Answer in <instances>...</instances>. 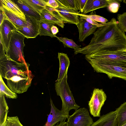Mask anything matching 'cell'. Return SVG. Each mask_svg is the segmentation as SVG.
<instances>
[{
	"mask_svg": "<svg viewBox=\"0 0 126 126\" xmlns=\"http://www.w3.org/2000/svg\"><path fill=\"white\" fill-rule=\"evenodd\" d=\"M15 2L18 5L25 15L34 18L38 20L41 19L40 15L23 3L22 0L15 1Z\"/></svg>",
	"mask_w": 126,
	"mask_h": 126,
	"instance_id": "cell-23",
	"label": "cell"
},
{
	"mask_svg": "<svg viewBox=\"0 0 126 126\" xmlns=\"http://www.w3.org/2000/svg\"><path fill=\"white\" fill-rule=\"evenodd\" d=\"M5 96L0 94V126L6 122L9 107Z\"/></svg>",
	"mask_w": 126,
	"mask_h": 126,
	"instance_id": "cell-24",
	"label": "cell"
},
{
	"mask_svg": "<svg viewBox=\"0 0 126 126\" xmlns=\"http://www.w3.org/2000/svg\"><path fill=\"white\" fill-rule=\"evenodd\" d=\"M107 98L106 94L102 89H94L88 102L90 112L93 116L100 117L101 108Z\"/></svg>",
	"mask_w": 126,
	"mask_h": 126,
	"instance_id": "cell-7",
	"label": "cell"
},
{
	"mask_svg": "<svg viewBox=\"0 0 126 126\" xmlns=\"http://www.w3.org/2000/svg\"><path fill=\"white\" fill-rule=\"evenodd\" d=\"M118 122L115 111H111L100 117L91 126H117Z\"/></svg>",
	"mask_w": 126,
	"mask_h": 126,
	"instance_id": "cell-15",
	"label": "cell"
},
{
	"mask_svg": "<svg viewBox=\"0 0 126 126\" xmlns=\"http://www.w3.org/2000/svg\"><path fill=\"white\" fill-rule=\"evenodd\" d=\"M54 126H68V123L65 120L59 122Z\"/></svg>",
	"mask_w": 126,
	"mask_h": 126,
	"instance_id": "cell-38",
	"label": "cell"
},
{
	"mask_svg": "<svg viewBox=\"0 0 126 126\" xmlns=\"http://www.w3.org/2000/svg\"><path fill=\"white\" fill-rule=\"evenodd\" d=\"M0 5L26 22L25 16L18 5L10 0H0Z\"/></svg>",
	"mask_w": 126,
	"mask_h": 126,
	"instance_id": "cell-18",
	"label": "cell"
},
{
	"mask_svg": "<svg viewBox=\"0 0 126 126\" xmlns=\"http://www.w3.org/2000/svg\"><path fill=\"white\" fill-rule=\"evenodd\" d=\"M58 40L62 42L64 47H69L75 50L81 48V46L77 45L72 39L66 37H59L56 36Z\"/></svg>",
	"mask_w": 126,
	"mask_h": 126,
	"instance_id": "cell-27",
	"label": "cell"
},
{
	"mask_svg": "<svg viewBox=\"0 0 126 126\" xmlns=\"http://www.w3.org/2000/svg\"><path fill=\"white\" fill-rule=\"evenodd\" d=\"M23 3L39 14L47 7L46 0H22Z\"/></svg>",
	"mask_w": 126,
	"mask_h": 126,
	"instance_id": "cell-21",
	"label": "cell"
},
{
	"mask_svg": "<svg viewBox=\"0 0 126 126\" xmlns=\"http://www.w3.org/2000/svg\"><path fill=\"white\" fill-rule=\"evenodd\" d=\"M0 9L3 12L5 16V19L11 22L17 28L26 26V22L24 21L13 13L0 6Z\"/></svg>",
	"mask_w": 126,
	"mask_h": 126,
	"instance_id": "cell-20",
	"label": "cell"
},
{
	"mask_svg": "<svg viewBox=\"0 0 126 126\" xmlns=\"http://www.w3.org/2000/svg\"><path fill=\"white\" fill-rule=\"evenodd\" d=\"M0 126H7V121L2 125H0Z\"/></svg>",
	"mask_w": 126,
	"mask_h": 126,
	"instance_id": "cell-39",
	"label": "cell"
},
{
	"mask_svg": "<svg viewBox=\"0 0 126 126\" xmlns=\"http://www.w3.org/2000/svg\"><path fill=\"white\" fill-rule=\"evenodd\" d=\"M32 74L27 64L17 62L6 55L0 58V75L6 79L16 75L27 77Z\"/></svg>",
	"mask_w": 126,
	"mask_h": 126,
	"instance_id": "cell-3",
	"label": "cell"
},
{
	"mask_svg": "<svg viewBox=\"0 0 126 126\" xmlns=\"http://www.w3.org/2000/svg\"><path fill=\"white\" fill-rule=\"evenodd\" d=\"M75 15L79 16H82L84 17L90 18L93 20L97 22H99L102 24H105L108 21L107 19L100 16L96 15H87L82 14L75 12L74 13Z\"/></svg>",
	"mask_w": 126,
	"mask_h": 126,
	"instance_id": "cell-29",
	"label": "cell"
},
{
	"mask_svg": "<svg viewBox=\"0 0 126 126\" xmlns=\"http://www.w3.org/2000/svg\"><path fill=\"white\" fill-rule=\"evenodd\" d=\"M51 31L52 34L55 35H56V34L59 32L58 28L54 25L52 26L51 28Z\"/></svg>",
	"mask_w": 126,
	"mask_h": 126,
	"instance_id": "cell-36",
	"label": "cell"
},
{
	"mask_svg": "<svg viewBox=\"0 0 126 126\" xmlns=\"http://www.w3.org/2000/svg\"><path fill=\"white\" fill-rule=\"evenodd\" d=\"M123 2L125 3L126 4V0H123Z\"/></svg>",
	"mask_w": 126,
	"mask_h": 126,
	"instance_id": "cell-40",
	"label": "cell"
},
{
	"mask_svg": "<svg viewBox=\"0 0 126 126\" xmlns=\"http://www.w3.org/2000/svg\"><path fill=\"white\" fill-rule=\"evenodd\" d=\"M50 102V112L48 115L46 122L43 126H54L59 122L65 120L69 116V113L60 110L57 108L51 98Z\"/></svg>",
	"mask_w": 126,
	"mask_h": 126,
	"instance_id": "cell-12",
	"label": "cell"
},
{
	"mask_svg": "<svg viewBox=\"0 0 126 126\" xmlns=\"http://www.w3.org/2000/svg\"><path fill=\"white\" fill-rule=\"evenodd\" d=\"M47 6L54 9H56L59 6V5L56 0H47Z\"/></svg>",
	"mask_w": 126,
	"mask_h": 126,
	"instance_id": "cell-34",
	"label": "cell"
},
{
	"mask_svg": "<svg viewBox=\"0 0 126 126\" xmlns=\"http://www.w3.org/2000/svg\"><path fill=\"white\" fill-rule=\"evenodd\" d=\"M85 58L110 62H126V52L123 50L114 51L100 50L85 55Z\"/></svg>",
	"mask_w": 126,
	"mask_h": 126,
	"instance_id": "cell-8",
	"label": "cell"
},
{
	"mask_svg": "<svg viewBox=\"0 0 126 126\" xmlns=\"http://www.w3.org/2000/svg\"><path fill=\"white\" fill-rule=\"evenodd\" d=\"M6 121L7 126H23L20 123L17 116H7Z\"/></svg>",
	"mask_w": 126,
	"mask_h": 126,
	"instance_id": "cell-32",
	"label": "cell"
},
{
	"mask_svg": "<svg viewBox=\"0 0 126 126\" xmlns=\"http://www.w3.org/2000/svg\"><path fill=\"white\" fill-rule=\"evenodd\" d=\"M85 59L97 72L105 73L110 79L114 77L126 80V62H110Z\"/></svg>",
	"mask_w": 126,
	"mask_h": 126,
	"instance_id": "cell-2",
	"label": "cell"
},
{
	"mask_svg": "<svg viewBox=\"0 0 126 126\" xmlns=\"http://www.w3.org/2000/svg\"><path fill=\"white\" fill-rule=\"evenodd\" d=\"M50 11L45 8L40 14L41 19L46 20L54 25H56L62 28L65 25L63 21L61 19L55 12Z\"/></svg>",
	"mask_w": 126,
	"mask_h": 126,
	"instance_id": "cell-16",
	"label": "cell"
},
{
	"mask_svg": "<svg viewBox=\"0 0 126 126\" xmlns=\"http://www.w3.org/2000/svg\"><path fill=\"white\" fill-rule=\"evenodd\" d=\"M118 122L117 126L126 123V102L122 104L115 110Z\"/></svg>",
	"mask_w": 126,
	"mask_h": 126,
	"instance_id": "cell-25",
	"label": "cell"
},
{
	"mask_svg": "<svg viewBox=\"0 0 126 126\" xmlns=\"http://www.w3.org/2000/svg\"><path fill=\"white\" fill-rule=\"evenodd\" d=\"M59 6L74 10L79 13L76 0H56Z\"/></svg>",
	"mask_w": 126,
	"mask_h": 126,
	"instance_id": "cell-28",
	"label": "cell"
},
{
	"mask_svg": "<svg viewBox=\"0 0 126 126\" xmlns=\"http://www.w3.org/2000/svg\"><path fill=\"white\" fill-rule=\"evenodd\" d=\"M117 18L119 28L123 31L126 32V12L118 14Z\"/></svg>",
	"mask_w": 126,
	"mask_h": 126,
	"instance_id": "cell-31",
	"label": "cell"
},
{
	"mask_svg": "<svg viewBox=\"0 0 126 126\" xmlns=\"http://www.w3.org/2000/svg\"><path fill=\"white\" fill-rule=\"evenodd\" d=\"M16 30L14 25L8 19H5L0 25V41L4 47L5 53L8 51L13 33Z\"/></svg>",
	"mask_w": 126,
	"mask_h": 126,
	"instance_id": "cell-11",
	"label": "cell"
},
{
	"mask_svg": "<svg viewBox=\"0 0 126 126\" xmlns=\"http://www.w3.org/2000/svg\"><path fill=\"white\" fill-rule=\"evenodd\" d=\"M39 26V35L40 36H48L51 37H56L51 31L52 26L54 25L46 20L41 19L38 20Z\"/></svg>",
	"mask_w": 126,
	"mask_h": 126,
	"instance_id": "cell-22",
	"label": "cell"
},
{
	"mask_svg": "<svg viewBox=\"0 0 126 126\" xmlns=\"http://www.w3.org/2000/svg\"><path fill=\"white\" fill-rule=\"evenodd\" d=\"M58 58L59 61L60 66L58 78L56 80L60 81L67 73L70 61L67 54L63 53H58Z\"/></svg>",
	"mask_w": 126,
	"mask_h": 126,
	"instance_id": "cell-17",
	"label": "cell"
},
{
	"mask_svg": "<svg viewBox=\"0 0 126 126\" xmlns=\"http://www.w3.org/2000/svg\"><path fill=\"white\" fill-rule=\"evenodd\" d=\"M87 1V0H76L78 10L82 13Z\"/></svg>",
	"mask_w": 126,
	"mask_h": 126,
	"instance_id": "cell-35",
	"label": "cell"
},
{
	"mask_svg": "<svg viewBox=\"0 0 126 126\" xmlns=\"http://www.w3.org/2000/svg\"><path fill=\"white\" fill-rule=\"evenodd\" d=\"M67 119L68 126H91L94 122L88 110L85 108L75 110Z\"/></svg>",
	"mask_w": 126,
	"mask_h": 126,
	"instance_id": "cell-9",
	"label": "cell"
},
{
	"mask_svg": "<svg viewBox=\"0 0 126 126\" xmlns=\"http://www.w3.org/2000/svg\"><path fill=\"white\" fill-rule=\"evenodd\" d=\"M121 126H126V123L124 124V125Z\"/></svg>",
	"mask_w": 126,
	"mask_h": 126,
	"instance_id": "cell-41",
	"label": "cell"
},
{
	"mask_svg": "<svg viewBox=\"0 0 126 126\" xmlns=\"http://www.w3.org/2000/svg\"><path fill=\"white\" fill-rule=\"evenodd\" d=\"M55 12L64 23L75 24L77 26L79 23L80 17L74 14L76 11L73 9L59 6L55 9Z\"/></svg>",
	"mask_w": 126,
	"mask_h": 126,
	"instance_id": "cell-13",
	"label": "cell"
},
{
	"mask_svg": "<svg viewBox=\"0 0 126 126\" xmlns=\"http://www.w3.org/2000/svg\"><path fill=\"white\" fill-rule=\"evenodd\" d=\"M109 5L107 7L108 10L112 13H117L120 7V3L122 1L119 0H106Z\"/></svg>",
	"mask_w": 126,
	"mask_h": 126,
	"instance_id": "cell-30",
	"label": "cell"
},
{
	"mask_svg": "<svg viewBox=\"0 0 126 126\" xmlns=\"http://www.w3.org/2000/svg\"><path fill=\"white\" fill-rule=\"evenodd\" d=\"M108 5L106 0H87L82 13L85 14L98 9L107 7Z\"/></svg>",
	"mask_w": 126,
	"mask_h": 126,
	"instance_id": "cell-19",
	"label": "cell"
},
{
	"mask_svg": "<svg viewBox=\"0 0 126 126\" xmlns=\"http://www.w3.org/2000/svg\"></svg>",
	"mask_w": 126,
	"mask_h": 126,
	"instance_id": "cell-43",
	"label": "cell"
},
{
	"mask_svg": "<svg viewBox=\"0 0 126 126\" xmlns=\"http://www.w3.org/2000/svg\"><path fill=\"white\" fill-rule=\"evenodd\" d=\"M77 26L79 33L80 42L83 41L88 36L94 34L98 28L97 26L92 25L80 18L79 23Z\"/></svg>",
	"mask_w": 126,
	"mask_h": 126,
	"instance_id": "cell-14",
	"label": "cell"
},
{
	"mask_svg": "<svg viewBox=\"0 0 126 126\" xmlns=\"http://www.w3.org/2000/svg\"><path fill=\"white\" fill-rule=\"evenodd\" d=\"M0 25L5 19V16L4 13L3 11L0 9Z\"/></svg>",
	"mask_w": 126,
	"mask_h": 126,
	"instance_id": "cell-37",
	"label": "cell"
},
{
	"mask_svg": "<svg viewBox=\"0 0 126 126\" xmlns=\"http://www.w3.org/2000/svg\"><path fill=\"white\" fill-rule=\"evenodd\" d=\"M67 73L61 80L56 81L55 88L57 95L60 96L62 100L61 110L69 113L71 110H77L80 106L75 102L67 83Z\"/></svg>",
	"mask_w": 126,
	"mask_h": 126,
	"instance_id": "cell-4",
	"label": "cell"
},
{
	"mask_svg": "<svg viewBox=\"0 0 126 126\" xmlns=\"http://www.w3.org/2000/svg\"><path fill=\"white\" fill-rule=\"evenodd\" d=\"M124 51L126 52V49L123 50Z\"/></svg>",
	"mask_w": 126,
	"mask_h": 126,
	"instance_id": "cell-42",
	"label": "cell"
},
{
	"mask_svg": "<svg viewBox=\"0 0 126 126\" xmlns=\"http://www.w3.org/2000/svg\"><path fill=\"white\" fill-rule=\"evenodd\" d=\"M126 49V35L119 28L114 18L97 28L89 44L85 47L74 50V53L85 55L104 50L109 51Z\"/></svg>",
	"mask_w": 126,
	"mask_h": 126,
	"instance_id": "cell-1",
	"label": "cell"
},
{
	"mask_svg": "<svg viewBox=\"0 0 126 126\" xmlns=\"http://www.w3.org/2000/svg\"><path fill=\"white\" fill-rule=\"evenodd\" d=\"M33 78L32 74L27 77L15 75L7 79V86L13 92L22 94L27 91Z\"/></svg>",
	"mask_w": 126,
	"mask_h": 126,
	"instance_id": "cell-6",
	"label": "cell"
},
{
	"mask_svg": "<svg viewBox=\"0 0 126 126\" xmlns=\"http://www.w3.org/2000/svg\"><path fill=\"white\" fill-rule=\"evenodd\" d=\"M80 18H81L85 19L87 21L91 24L97 26L98 28L104 25L105 24L99 23L90 18L82 16H80Z\"/></svg>",
	"mask_w": 126,
	"mask_h": 126,
	"instance_id": "cell-33",
	"label": "cell"
},
{
	"mask_svg": "<svg viewBox=\"0 0 126 126\" xmlns=\"http://www.w3.org/2000/svg\"><path fill=\"white\" fill-rule=\"evenodd\" d=\"M0 94H4L7 98L13 99L17 97L16 94L12 92L4 82L2 77L0 75Z\"/></svg>",
	"mask_w": 126,
	"mask_h": 126,
	"instance_id": "cell-26",
	"label": "cell"
},
{
	"mask_svg": "<svg viewBox=\"0 0 126 126\" xmlns=\"http://www.w3.org/2000/svg\"><path fill=\"white\" fill-rule=\"evenodd\" d=\"M25 16L27 26L17 28L16 31L27 39L35 38L39 35L38 20L34 18Z\"/></svg>",
	"mask_w": 126,
	"mask_h": 126,
	"instance_id": "cell-10",
	"label": "cell"
},
{
	"mask_svg": "<svg viewBox=\"0 0 126 126\" xmlns=\"http://www.w3.org/2000/svg\"><path fill=\"white\" fill-rule=\"evenodd\" d=\"M25 37L22 34L15 31L11 37L6 56L19 63L27 64L24 59L23 50L25 46L24 40Z\"/></svg>",
	"mask_w": 126,
	"mask_h": 126,
	"instance_id": "cell-5",
	"label": "cell"
}]
</instances>
